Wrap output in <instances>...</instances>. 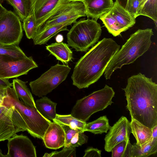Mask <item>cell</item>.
<instances>
[{"label": "cell", "instance_id": "1", "mask_svg": "<svg viewBox=\"0 0 157 157\" xmlns=\"http://www.w3.org/2000/svg\"><path fill=\"white\" fill-rule=\"evenodd\" d=\"M123 90L131 119L152 128L157 125V85L140 73L128 78Z\"/></svg>", "mask_w": 157, "mask_h": 157}, {"label": "cell", "instance_id": "2", "mask_svg": "<svg viewBox=\"0 0 157 157\" xmlns=\"http://www.w3.org/2000/svg\"><path fill=\"white\" fill-rule=\"evenodd\" d=\"M120 48L112 38H104L98 42L76 63L71 76L73 85L82 89L96 82Z\"/></svg>", "mask_w": 157, "mask_h": 157}, {"label": "cell", "instance_id": "3", "mask_svg": "<svg viewBox=\"0 0 157 157\" xmlns=\"http://www.w3.org/2000/svg\"><path fill=\"white\" fill-rule=\"evenodd\" d=\"M153 35L152 29L150 28L139 29L132 34L108 64L104 72L106 79H110L115 70L133 63L146 52L150 48Z\"/></svg>", "mask_w": 157, "mask_h": 157}, {"label": "cell", "instance_id": "4", "mask_svg": "<svg viewBox=\"0 0 157 157\" xmlns=\"http://www.w3.org/2000/svg\"><path fill=\"white\" fill-rule=\"evenodd\" d=\"M3 104L13 107L16 113L15 119L25 124L27 130L34 138L42 139L44 134L51 121L43 117L35 107L25 105L20 100L13 88L6 89V94Z\"/></svg>", "mask_w": 157, "mask_h": 157}, {"label": "cell", "instance_id": "5", "mask_svg": "<svg viewBox=\"0 0 157 157\" xmlns=\"http://www.w3.org/2000/svg\"><path fill=\"white\" fill-rule=\"evenodd\" d=\"M101 31L96 20L81 19L74 23L67 34L68 45L76 51L86 52L98 41Z\"/></svg>", "mask_w": 157, "mask_h": 157}, {"label": "cell", "instance_id": "6", "mask_svg": "<svg viewBox=\"0 0 157 157\" xmlns=\"http://www.w3.org/2000/svg\"><path fill=\"white\" fill-rule=\"evenodd\" d=\"M115 94L113 89L105 85L103 88L78 100L71 114L79 120L86 122L93 114L111 105L113 103L112 99Z\"/></svg>", "mask_w": 157, "mask_h": 157}, {"label": "cell", "instance_id": "7", "mask_svg": "<svg viewBox=\"0 0 157 157\" xmlns=\"http://www.w3.org/2000/svg\"><path fill=\"white\" fill-rule=\"evenodd\" d=\"M68 65L52 66L37 79L29 83L32 93L39 97L46 96L66 79L71 70Z\"/></svg>", "mask_w": 157, "mask_h": 157}, {"label": "cell", "instance_id": "8", "mask_svg": "<svg viewBox=\"0 0 157 157\" xmlns=\"http://www.w3.org/2000/svg\"><path fill=\"white\" fill-rule=\"evenodd\" d=\"M23 35L21 20L11 11L0 17V43L18 45Z\"/></svg>", "mask_w": 157, "mask_h": 157}, {"label": "cell", "instance_id": "9", "mask_svg": "<svg viewBox=\"0 0 157 157\" xmlns=\"http://www.w3.org/2000/svg\"><path fill=\"white\" fill-rule=\"evenodd\" d=\"M38 65L32 56L19 59L0 55V78L9 79L27 74Z\"/></svg>", "mask_w": 157, "mask_h": 157}, {"label": "cell", "instance_id": "10", "mask_svg": "<svg viewBox=\"0 0 157 157\" xmlns=\"http://www.w3.org/2000/svg\"><path fill=\"white\" fill-rule=\"evenodd\" d=\"M86 16V9L82 2L70 1L51 16L39 31L69 21H76L79 18Z\"/></svg>", "mask_w": 157, "mask_h": 157}, {"label": "cell", "instance_id": "11", "mask_svg": "<svg viewBox=\"0 0 157 157\" xmlns=\"http://www.w3.org/2000/svg\"><path fill=\"white\" fill-rule=\"evenodd\" d=\"M70 1L69 0H30L29 14H32L34 17L38 32L51 16Z\"/></svg>", "mask_w": 157, "mask_h": 157}, {"label": "cell", "instance_id": "12", "mask_svg": "<svg viewBox=\"0 0 157 157\" xmlns=\"http://www.w3.org/2000/svg\"><path fill=\"white\" fill-rule=\"evenodd\" d=\"M131 133L130 123L127 118L121 117L112 126L110 127L104 140L105 150L110 152L116 144L125 140H129Z\"/></svg>", "mask_w": 157, "mask_h": 157}, {"label": "cell", "instance_id": "13", "mask_svg": "<svg viewBox=\"0 0 157 157\" xmlns=\"http://www.w3.org/2000/svg\"><path fill=\"white\" fill-rule=\"evenodd\" d=\"M7 157H36V147L26 136L16 134L8 140Z\"/></svg>", "mask_w": 157, "mask_h": 157}, {"label": "cell", "instance_id": "14", "mask_svg": "<svg viewBox=\"0 0 157 157\" xmlns=\"http://www.w3.org/2000/svg\"><path fill=\"white\" fill-rule=\"evenodd\" d=\"M65 139L64 131L62 126L59 123L51 121L42 140L46 147L57 149L64 147Z\"/></svg>", "mask_w": 157, "mask_h": 157}, {"label": "cell", "instance_id": "15", "mask_svg": "<svg viewBox=\"0 0 157 157\" xmlns=\"http://www.w3.org/2000/svg\"><path fill=\"white\" fill-rule=\"evenodd\" d=\"M13 106L0 104V142L8 140L19 131L12 120Z\"/></svg>", "mask_w": 157, "mask_h": 157}, {"label": "cell", "instance_id": "16", "mask_svg": "<svg viewBox=\"0 0 157 157\" xmlns=\"http://www.w3.org/2000/svg\"><path fill=\"white\" fill-rule=\"evenodd\" d=\"M86 16L97 20L109 12L113 6V0H84Z\"/></svg>", "mask_w": 157, "mask_h": 157}, {"label": "cell", "instance_id": "17", "mask_svg": "<svg viewBox=\"0 0 157 157\" xmlns=\"http://www.w3.org/2000/svg\"><path fill=\"white\" fill-rule=\"evenodd\" d=\"M109 12L115 19L121 32L132 27L135 24V19L116 2Z\"/></svg>", "mask_w": 157, "mask_h": 157}, {"label": "cell", "instance_id": "18", "mask_svg": "<svg viewBox=\"0 0 157 157\" xmlns=\"http://www.w3.org/2000/svg\"><path fill=\"white\" fill-rule=\"evenodd\" d=\"M76 21H69L64 23L56 25L47 29L39 31L32 39L34 44H44L52 37L60 32L69 31L67 26Z\"/></svg>", "mask_w": 157, "mask_h": 157}, {"label": "cell", "instance_id": "19", "mask_svg": "<svg viewBox=\"0 0 157 157\" xmlns=\"http://www.w3.org/2000/svg\"><path fill=\"white\" fill-rule=\"evenodd\" d=\"M46 49L57 59L67 64L73 59V52L68 44L63 42L53 43L46 47Z\"/></svg>", "mask_w": 157, "mask_h": 157}, {"label": "cell", "instance_id": "20", "mask_svg": "<svg viewBox=\"0 0 157 157\" xmlns=\"http://www.w3.org/2000/svg\"><path fill=\"white\" fill-rule=\"evenodd\" d=\"M130 123L131 133L136 138L137 144L141 145L151 140L152 128L144 126L133 119H131Z\"/></svg>", "mask_w": 157, "mask_h": 157}, {"label": "cell", "instance_id": "21", "mask_svg": "<svg viewBox=\"0 0 157 157\" xmlns=\"http://www.w3.org/2000/svg\"><path fill=\"white\" fill-rule=\"evenodd\" d=\"M27 82L18 78L14 79L13 80L12 87L21 101L27 105L36 108L33 98L26 85Z\"/></svg>", "mask_w": 157, "mask_h": 157}, {"label": "cell", "instance_id": "22", "mask_svg": "<svg viewBox=\"0 0 157 157\" xmlns=\"http://www.w3.org/2000/svg\"><path fill=\"white\" fill-rule=\"evenodd\" d=\"M36 107L44 118L53 120L56 117L57 103L54 102L46 96H43L35 102Z\"/></svg>", "mask_w": 157, "mask_h": 157}, {"label": "cell", "instance_id": "23", "mask_svg": "<svg viewBox=\"0 0 157 157\" xmlns=\"http://www.w3.org/2000/svg\"><path fill=\"white\" fill-rule=\"evenodd\" d=\"M157 152V139H153L139 145L136 143L132 145L131 157H147Z\"/></svg>", "mask_w": 157, "mask_h": 157}, {"label": "cell", "instance_id": "24", "mask_svg": "<svg viewBox=\"0 0 157 157\" xmlns=\"http://www.w3.org/2000/svg\"><path fill=\"white\" fill-rule=\"evenodd\" d=\"M110 128L109 120L106 116L100 117L97 119L88 123H86L84 131H88L96 134L106 133Z\"/></svg>", "mask_w": 157, "mask_h": 157}, {"label": "cell", "instance_id": "25", "mask_svg": "<svg viewBox=\"0 0 157 157\" xmlns=\"http://www.w3.org/2000/svg\"><path fill=\"white\" fill-rule=\"evenodd\" d=\"M52 121L61 125H68L72 128L80 130L83 132H84V128L86 123L74 117L71 114H56V118Z\"/></svg>", "mask_w": 157, "mask_h": 157}, {"label": "cell", "instance_id": "26", "mask_svg": "<svg viewBox=\"0 0 157 157\" xmlns=\"http://www.w3.org/2000/svg\"><path fill=\"white\" fill-rule=\"evenodd\" d=\"M13 8L20 20L23 21L29 14L30 0H6Z\"/></svg>", "mask_w": 157, "mask_h": 157}, {"label": "cell", "instance_id": "27", "mask_svg": "<svg viewBox=\"0 0 157 157\" xmlns=\"http://www.w3.org/2000/svg\"><path fill=\"white\" fill-rule=\"evenodd\" d=\"M147 16L153 20L156 25L157 22V0H146L137 13L139 16Z\"/></svg>", "mask_w": 157, "mask_h": 157}, {"label": "cell", "instance_id": "28", "mask_svg": "<svg viewBox=\"0 0 157 157\" xmlns=\"http://www.w3.org/2000/svg\"><path fill=\"white\" fill-rule=\"evenodd\" d=\"M0 55L8 56L19 59H22L27 57L18 45L5 44L1 43Z\"/></svg>", "mask_w": 157, "mask_h": 157}, {"label": "cell", "instance_id": "29", "mask_svg": "<svg viewBox=\"0 0 157 157\" xmlns=\"http://www.w3.org/2000/svg\"><path fill=\"white\" fill-rule=\"evenodd\" d=\"M132 145L128 140H123L118 143L113 148L112 157H131Z\"/></svg>", "mask_w": 157, "mask_h": 157}, {"label": "cell", "instance_id": "30", "mask_svg": "<svg viewBox=\"0 0 157 157\" xmlns=\"http://www.w3.org/2000/svg\"><path fill=\"white\" fill-rule=\"evenodd\" d=\"M100 19L109 32L113 36H118L122 33L115 19L109 11Z\"/></svg>", "mask_w": 157, "mask_h": 157}, {"label": "cell", "instance_id": "31", "mask_svg": "<svg viewBox=\"0 0 157 157\" xmlns=\"http://www.w3.org/2000/svg\"><path fill=\"white\" fill-rule=\"evenodd\" d=\"M23 21V28L27 37L33 39L38 32L36 21L33 15L29 14Z\"/></svg>", "mask_w": 157, "mask_h": 157}, {"label": "cell", "instance_id": "32", "mask_svg": "<svg viewBox=\"0 0 157 157\" xmlns=\"http://www.w3.org/2000/svg\"><path fill=\"white\" fill-rule=\"evenodd\" d=\"M76 147H64L60 151H55L50 153H45L43 157H75L76 156Z\"/></svg>", "mask_w": 157, "mask_h": 157}, {"label": "cell", "instance_id": "33", "mask_svg": "<svg viewBox=\"0 0 157 157\" xmlns=\"http://www.w3.org/2000/svg\"><path fill=\"white\" fill-rule=\"evenodd\" d=\"M88 140V137L83 132H79L74 135L66 147H73L81 146L87 143Z\"/></svg>", "mask_w": 157, "mask_h": 157}, {"label": "cell", "instance_id": "34", "mask_svg": "<svg viewBox=\"0 0 157 157\" xmlns=\"http://www.w3.org/2000/svg\"><path fill=\"white\" fill-rule=\"evenodd\" d=\"M140 2L139 0H128L124 9L136 19Z\"/></svg>", "mask_w": 157, "mask_h": 157}, {"label": "cell", "instance_id": "35", "mask_svg": "<svg viewBox=\"0 0 157 157\" xmlns=\"http://www.w3.org/2000/svg\"><path fill=\"white\" fill-rule=\"evenodd\" d=\"M60 125L63 128L65 134V144L64 147L67 146L75 133L79 132H82L80 130L72 128L67 125Z\"/></svg>", "mask_w": 157, "mask_h": 157}, {"label": "cell", "instance_id": "36", "mask_svg": "<svg viewBox=\"0 0 157 157\" xmlns=\"http://www.w3.org/2000/svg\"><path fill=\"white\" fill-rule=\"evenodd\" d=\"M101 151L92 147H89L85 151L83 157H101Z\"/></svg>", "mask_w": 157, "mask_h": 157}, {"label": "cell", "instance_id": "37", "mask_svg": "<svg viewBox=\"0 0 157 157\" xmlns=\"http://www.w3.org/2000/svg\"><path fill=\"white\" fill-rule=\"evenodd\" d=\"M8 79L0 78V87L6 89L8 87H12V83H10Z\"/></svg>", "mask_w": 157, "mask_h": 157}, {"label": "cell", "instance_id": "38", "mask_svg": "<svg viewBox=\"0 0 157 157\" xmlns=\"http://www.w3.org/2000/svg\"><path fill=\"white\" fill-rule=\"evenodd\" d=\"M6 94V89L0 87V104H2Z\"/></svg>", "mask_w": 157, "mask_h": 157}, {"label": "cell", "instance_id": "39", "mask_svg": "<svg viewBox=\"0 0 157 157\" xmlns=\"http://www.w3.org/2000/svg\"><path fill=\"white\" fill-rule=\"evenodd\" d=\"M128 0H116V2L122 7L124 8ZM141 1V0H139Z\"/></svg>", "mask_w": 157, "mask_h": 157}, {"label": "cell", "instance_id": "40", "mask_svg": "<svg viewBox=\"0 0 157 157\" xmlns=\"http://www.w3.org/2000/svg\"><path fill=\"white\" fill-rule=\"evenodd\" d=\"M151 137L153 139H157V125L152 128Z\"/></svg>", "mask_w": 157, "mask_h": 157}, {"label": "cell", "instance_id": "41", "mask_svg": "<svg viewBox=\"0 0 157 157\" xmlns=\"http://www.w3.org/2000/svg\"><path fill=\"white\" fill-rule=\"evenodd\" d=\"M8 10L2 5L0 2V17Z\"/></svg>", "mask_w": 157, "mask_h": 157}, {"label": "cell", "instance_id": "42", "mask_svg": "<svg viewBox=\"0 0 157 157\" xmlns=\"http://www.w3.org/2000/svg\"><path fill=\"white\" fill-rule=\"evenodd\" d=\"M57 36L56 39L57 42H60L62 41L63 40V36L62 35H59Z\"/></svg>", "mask_w": 157, "mask_h": 157}, {"label": "cell", "instance_id": "43", "mask_svg": "<svg viewBox=\"0 0 157 157\" xmlns=\"http://www.w3.org/2000/svg\"><path fill=\"white\" fill-rule=\"evenodd\" d=\"M146 0H141V1L140 2V3L139 5L138 10L141 7V6H142V5L145 2V1Z\"/></svg>", "mask_w": 157, "mask_h": 157}, {"label": "cell", "instance_id": "44", "mask_svg": "<svg viewBox=\"0 0 157 157\" xmlns=\"http://www.w3.org/2000/svg\"><path fill=\"white\" fill-rule=\"evenodd\" d=\"M0 157H7L6 155H4L2 153V150L0 149Z\"/></svg>", "mask_w": 157, "mask_h": 157}, {"label": "cell", "instance_id": "45", "mask_svg": "<svg viewBox=\"0 0 157 157\" xmlns=\"http://www.w3.org/2000/svg\"><path fill=\"white\" fill-rule=\"evenodd\" d=\"M70 1H76L82 2L84 0H69Z\"/></svg>", "mask_w": 157, "mask_h": 157}]
</instances>
